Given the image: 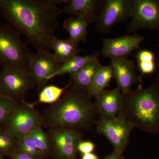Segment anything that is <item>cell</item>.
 <instances>
[{
    "instance_id": "1",
    "label": "cell",
    "mask_w": 159,
    "mask_h": 159,
    "mask_svg": "<svg viewBox=\"0 0 159 159\" xmlns=\"http://www.w3.org/2000/svg\"><path fill=\"white\" fill-rule=\"evenodd\" d=\"M64 0H0V14L37 51L52 50Z\"/></svg>"
},
{
    "instance_id": "2",
    "label": "cell",
    "mask_w": 159,
    "mask_h": 159,
    "mask_svg": "<svg viewBox=\"0 0 159 159\" xmlns=\"http://www.w3.org/2000/svg\"><path fill=\"white\" fill-rule=\"evenodd\" d=\"M92 97L87 92L71 84L58 101L44 111L43 127L90 129L99 115Z\"/></svg>"
},
{
    "instance_id": "3",
    "label": "cell",
    "mask_w": 159,
    "mask_h": 159,
    "mask_svg": "<svg viewBox=\"0 0 159 159\" xmlns=\"http://www.w3.org/2000/svg\"><path fill=\"white\" fill-rule=\"evenodd\" d=\"M120 114L134 125L148 133H159V83L144 89L142 84L124 96Z\"/></svg>"
},
{
    "instance_id": "4",
    "label": "cell",
    "mask_w": 159,
    "mask_h": 159,
    "mask_svg": "<svg viewBox=\"0 0 159 159\" xmlns=\"http://www.w3.org/2000/svg\"><path fill=\"white\" fill-rule=\"evenodd\" d=\"M23 42L20 33L9 23H0V66L28 70L33 54ZM30 71V70H29Z\"/></svg>"
},
{
    "instance_id": "5",
    "label": "cell",
    "mask_w": 159,
    "mask_h": 159,
    "mask_svg": "<svg viewBox=\"0 0 159 159\" xmlns=\"http://www.w3.org/2000/svg\"><path fill=\"white\" fill-rule=\"evenodd\" d=\"M43 114L33 103L17 102L10 111L3 125L12 136L17 139L26 136L36 129L43 127Z\"/></svg>"
},
{
    "instance_id": "6",
    "label": "cell",
    "mask_w": 159,
    "mask_h": 159,
    "mask_svg": "<svg viewBox=\"0 0 159 159\" xmlns=\"http://www.w3.org/2000/svg\"><path fill=\"white\" fill-rule=\"evenodd\" d=\"M36 87L34 78L28 70L9 68L0 71V94L16 102L26 101L27 92Z\"/></svg>"
},
{
    "instance_id": "7",
    "label": "cell",
    "mask_w": 159,
    "mask_h": 159,
    "mask_svg": "<svg viewBox=\"0 0 159 159\" xmlns=\"http://www.w3.org/2000/svg\"><path fill=\"white\" fill-rule=\"evenodd\" d=\"M52 159H77V147L82 141L81 131L55 127L48 132Z\"/></svg>"
},
{
    "instance_id": "8",
    "label": "cell",
    "mask_w": 159,
    "mask_h": 159,
    "mask_svg": "<svg viewBox=\"0 0 159 159\" xmlns=\"http://www.w3.org/2000/svg\"><path fill=\"white\" fill-rule=\"evenodd\" d=\"M132 0H101L96 17V27L102 34L110 32L117 25L130 18Z\"/></svg>"
},
{
    "instance_id": "9",
    "label": "cell",
    "mask_w": 159,
    "mask_h": 159,
    "mask_svg": "<svg viewBox=\"0 0 159 159\" xmlns=\"http://www.w3.org/2000/svg\"><path fill=\"white\" fill-rule=\"evenodd\" d=\"M97 133L103 135L111 142L114 151L122 155L128 146L134 125L122 114L110 119L99 118L96 122Z\"/></svg>"
},
{
    "instance_id": "10",
    "label": "cell",
    "mask_w": 159,
    "mask_h": 159,
    "mask_svg": "<svg viewBox=\"0 0 159 159\" xmlns=\"http://www.w3.org/2000/svg\"><path fill=\"white\" fill-rule=\"evenodd\" d=\"M128 33L135 34L140 29L159 31V0H132Z\"/></svg>"
},
{
    "instance_id": "11",
    "label": "cell",
    "mask_w": 159,
    "mask_h": 159,
    "mask_svg": "<svg viewBox=\"0 0 159 159\" xmlns=\"http://www.w3.org/2000/svg\"><path fill=\"white\" fill-rule=\"evenodd\" d=\"M61 65L50 51H37L33 54L29 70L34 78L38 90L39 91L46 85L51 76Z\"/></svg>"
},
{
    "instance_id": "12",
    "label": "cell",
    "mask_w": 159,
    "mask_h": 159,
    "mask_svg": "<svg viewBox=\"0 0 159 159\" xmlns=\"http://www.w3.org/2000/svg\"><path fill=\"white\" fill-rule=\"evenodd\" d=\"M145 38L135 33L124 35L116 38L102 39L101 54L111 58L127 59L129 54L140 48Z\"/></svg>"
},
{
    "instance_id": "13",
    "label": "cell",
    "mask_w": 159,
    "mask_h": 159,
    "mask_svg": "<svg viewBox=\"0 0 159 159\" xmlns=\"http://www.w3.org/2000/svg\"><path fill=\"white\" fill-rule=\"evenodd\" d=\"M114 78L124 96L128 93L135 84H142V78L136 74V66L132 61L125 58H111Z\"/></svg>"
},
{
    "instance_id": "14",
    "label": "cell",
    "mask_w": 159,
    "mask_h": 159,
    "mask_svg": "<svg viewBox=\"0 0 159 159\" xmlns=\"http://www.w3.org/2000/svg\"><path fill=\"white\" fill-rule=\"evenodd\" d=\"M95 99L94 104L101 119H113L122 110L124 95L119 87L111 90H105Z\"/></svg>"
},
{
    "instance_id": "15",
    "label": "cell",
    "mask_w": 159,
    "mask_h": 159,
    "mask_svg": "<svg viewBox=\"0 0 159 159\" xmlns=\"http://www.w3.org/2000/svg\"><path fill=\"white\" fill-rule=\"evenodd\" d=\"M101 0H64L62 13L82 18L89 25L95 23Z\"/></svg>"
},
{
    "instance_id": "16",
    "label": "cell",
    "mask_w": 159,
    "mask_h": 159,
    "mask_svg": "<svg viewBox=\"0 0 159 159\" xmlns=\"http://www.w3.org/2000/svg\"><path fill=\"white\" fill-rule=\"evenodd\" d=\"M102 66L98 57L93 58L77 73L70 76L69 83L89 93L94 77Z\"/></svg>"
},
{
    "instance_id": "17",
    "label": "cell",
    "mask_w": 159,
    "mask_h": 159,
    "mask_svg": "<svg viewBox=\"0 0 159 159\" xmlns=\"http://www.w3.org/2000/svg\"><path fill=\"white\" fill-rule=\"evenodd\" d=\"M89 23L82 18L71 16L63 24L64 28L68 32V39L71 42L78 45L80 42L86 41Z\"/></svg>"
},
{
    "instance_id": "18",
    "label": "cell",
    "mask_w": 159,
    "mask_h": 159,
    "mask_svg": "<svg viewBox=\"0 0 159 159\" xmlns=\"http://www.w3.org/2000/svg\"><path fill=\"white\" fill-rule=\"evenodd\" d=\"M51 48L54 57L61 65L77 56L80 51L78 45L68 39H59L56 36L52 41Z\"/></svg>"
},
{
    "instance_id": "19",
    "label": "cell",
    "mask_w": 159,
    "mask_h": 159,
    "mask_svg": "<svg viewBox=\"0 0 159 159\" xmlns=\"http://www.w3.org/2000/svg\"><path fill=\"white\" fill-rule=\"evenodd\" d=\"M113 78V69L111 65L102 66L94 77L89 93L94 98L97 97L105 90Z\"/></svg>"
},
{
    "instance_id": "20",
    "label": "cell",
    "mask_w": 159,
    "mask_h": 159,
    "mask_svg": "<svg viewBox=\"0 0 159 159\" xmlns=\"http://www.w3.org/2000/svg\"><path fill=\"white\" fill-rule=\"evenodd\" d=\"M99 54L97 52L89 54L84 56H77L64 63L50 77V80L57 76H62L66 74L73 75L79 71L89 61L98 57Z\"/></svg>"
},
{
    "instance_id": "21",
    "label": "cell",
    "mask_w": 159,
    "mask_h": 159,
    "mask_svg": "<svg viewBox=\"0 0 159 159\" xmlns=\"http://www.w3.org/2000/svg\"><path fill=\"white\" fill-rule=\"evenodd\" d=\"M71 85L69 83L62 88L54 84L46 85L39 91L38 100L33 104L34 106L39 103L53 104L59 100L64 91Z\"/></svg>"
},
{
    "instance_id": "22",
    "label": "cell",
    "mask_w": 159,
    "mask_h": 159,
    "mask_svg": "<svg viewBox=\"0 0 159 159\" xmlns=\"http://www.w3.org/2000/svg\"><path fill=\"white\" fill-rule=\"evenodd\" d=\"M17 151V140L0 125V154L11 158Z\"/></svg>"
},
{
    "instance_id": "23",
    "label": "cell",
    "mask_w": 159,
    "mask_h": 159,
    "mask_svg": "<svg viewBox=\"0 0 159 159\" xmlns=\"http://www.w3.org/2000/svg\"><path fill=\"white\" fill-rule=\"evenodd\" d=\"M28 136L32 139L39 150L47 158L51 156V146L48 135V132L43 130V127L34 129Z\"/></svg>"
},
{
    "instance_id": "24",
    "label": "cell",
    "mask_w": 159,
    "mask_h": 159,
    "mask_svg": "<svg viewBox=\"0 0 159 159\" xmlns=\"http://www.w3.org/2000/svg\"><path fill=\"white\" fill-rule=\"evenodd\" d=\"M17 140V151L27 154L36 158L44 159L45 156L37 148L32 139L26 136L16 139Z\"/></svg>"
},
{
    "instance_id": "25",
    "label": "cell",
    "mask_w": 159,
    "mask_h": 159,
    "mask_svg": "<svg viewBox=\"0 0 159 159\" xmlns=\"http://www.w3.org/2000/svg\"><path fill=\"white\" fill-rule=\"evenodd\" d=\"M17 102L0 94V125H2Z\"/></svg>"
},
{
    "instance_id": "26",
    "label": "cell",
    "mask_w": 159,
    "mask_h": 159,
    "mask_svg": "<svg viewBox=\"0 0 159 159\" xmlns=\"http://www.w3.org/2000/svg\"><path fill=\"white\" fill-rule=\"evenodd\" d=\"M137 62H155L156 57L152 51L148 50H141L136 54Z\"/></svg>"
},
{
    "instance_id": "27",
    "label": "cell",
    "mask_w": 159,
    "mask_h": 159,
    "mask_svg": "<svg viewBox=\"0 0 159 159\" xmlns=\"http://www.w3.org/2000/svg\"><path fill=\"white\" fill-rule=\"evenodd\" d=\"M95 149V145L91 141H81L80 142L77 147L78 152L82 154L92 153L93 152Z\"/></svg>"
},
{
    "instance_id": "28",
    "label": "cell",
    "mask_w": 159,
    "mask_h": 159,
    "mask_svg": "<svg viewBox=\"0 0 159 159\" xmlns=\"http://www.w3.org/2000/svg\"><path fill=\"white\" fill-rule=\"evenodd\" d=\"M11 158V159H40L34 158L27 154L19 151L16 152Z\"/></svg>"
},
{
    "instance_id": "29",
    "label": "cell",
    "mask_w": 159,
    "mask_h": 159,
    "mask_svg": "<svg viewBox=\"0 0 159 159\" xmlns=\"http://www.w3.org/2000/svg\"><path fill=\"white\" fill-rule=\"evenodd\" d=\"M122 155L121 154L114 150L112 153L105 157L103 159H124Z\"/></svg>"
},
{
    "instance_id": "30",
    "label": "cell",
    "mask_w": 159,
    "mask_h": 159,
    "mask_svg": "<svg viewBox=\"0 0 159 159\" xmlns=\"http://www.w3.org/2000/svg\"><path fill=\"white\" fill-rule=\"evenodd\" d=\"M81 159H99V157L96 154L92 153L82 155Z\"/></svg>"
},
{
    "instance_id": "31",
    "label": "cell",
    "mask_w": 159,
    "mask_h": 159,
    "mask_svg": "<svg viewBox=\"0 0 159 159\" xmlns=\"http://www.w3.org/2000/svg\"><path fill=\"white\" fill-rule=\"evenodd\" d=\"M157 66L158 68V78L157 80L159 83V61H157Z\"/></svg>"
},
{
    "instance_id": "32",
    "label": "cell",
    "mask_w": 159,
    "mask_h": 159,
    "mask_svg": "<svg viewBox=\"0 0 159 159\" xmlns=\"http://www.w3.org/2000/svg\"><path fill=\"white\" fill-rule=\"evenodd\" d=\"M4 157L2 155L0 154V159H4Z\"/></svg>"
},
{
    "instance_id": "33",
    "label": "cell",
    "mask_w": 159,
    "mask_h": 159,
    "mask_svg": "<svg viewBox=\"0 0 159 159\" xmlns=\"http://www.w3.org/2000/svg\"><path fill=\"white\" fill-rule=\"evenodd\" d=\"M0 15H1V14H0Z\"/></svg>"
}]
</instances>
